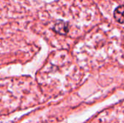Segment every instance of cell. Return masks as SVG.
Returning a JSON list of instances; mask_svg holds the SVG:
<instances>
[{
  "mask_svg": "<svg viewBox=\"0 0 124 123\" xmlns=\"http://www.w3.org/2000/svg\"><path fill=\"white\" fill-rule=\"evenodd\" d=\"M53 30L59 34L66 35L68 33L69 28H68V25L67 22L64 21H57L54 24Z\"/></svg>",
  "mask_w": 124,
  "mask_h": 123,
  "instance_id": "6da1fadb",
  "label": "cell"
},
{
  "mask_svg": "<svg viewBox=\"0 0 124 123\" xmlns=\"http://www.w3.org/2000/svg\"><path fill=\"white\" fill-rule=\"evenodd\" d=\"M124 6L121 5L118 7H117L114 12V17L119 23L122 24L124 22Z\"/></svg>",
  "mask_w": 124,
  "mask_h": 123,
  "instance_id": "7a4b0ae2",
  "label": "cell"
}]
</instances>
